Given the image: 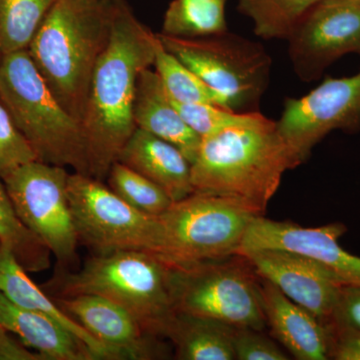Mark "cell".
Instances as JSON below:
<instances>
[{
	"label": "cell",
	"mask_w": 360,
	"mask_h": 360,
	"mask_svg": "<svg viewBox=\"0 0 360 360\" xmlns=\"http://www.w3.org/2000/svg\"><path fill=\"white\" fill-rule=\"evenodd\" d=\"M0 326L44 360H97L96 354L70 330L47 316L25 309L0 292Z\"/></svg>",
	"instance_id": "obj_18"
},
{
	"label": "cell",
	"mask_w": 360,
	"mask_h": 360,
	"mask_svg": "<svg viewBox=\"0 0 360 360\" xmlns=\"http://www.w3.org/2000/svg\"><path fill=\"white\" fill-rule=\"evenodd\" d=\"M264 215L239 198L194 191L158 217V255L168 264H186L238 255L251 222Z\"/></svg>",
	"instance_id": "obj_7"
},
{
	"label": "cell",
	"mask_w": 360,
	"mask_h": 360,
	"mask_svg": "<svg viewBox=\"0 0 360 360\" xmlns=\"http://www.w3.org/2000/svg\"><path fill=\"white\" fill-rule=\"evenodd\" d=\"M286 40L296 75L316 79L335 59L360 51V0H321Z\"/></svg>",
	"instance_id": "obj_12"
},
{
	"label": "cell",
	"mask_w": 360,
	"mask_h": 360,
	"mask_svg": "<svg viewBox=\"0 0 360 360\" xmlns=\"http://www.w3.org/2000/svg\"><path fill=\"white\" fill-rule=\"evenodd\" d=\"M260 297L270 336L295 359H329L328 326L262 277Z\"/></svg>",
	"instance_id": "obj_16"
},
{
	"label": "cell",
	"mask_w": 360,
	"mask_h": 360,
	"mask_svg": "<svg viewBox=\"0 0 360 360\" xmlns=\"http://www.w3.org/2000/svg\"><path fill=\"white\" fill-rule=\"evenodd\" d=\"M41 288L53 298L101 296L127 309L148 333L160 338L175 314L169 265L149 251L96 253L77 271L58 269Z\"/></svg>",
	"instance_id": "obj_4"
},
{
	"label": "cell",
	"mask_w": 360,
	"mask_h": 360,
	"mask_svg": "<svg viewBox=\"0 0 360 360\" xmlns=\"http://www.w3.org/2000/svg\"><path fill=\"white\" fill-rule=\"evenodd\" d=\"M169 265V291L176 312L265 330L260 276L241 255Z\"/></svg>",
	"instance_id": "obj_6"
},
{
	"label": "cell",
	"mask_w": 360,
	"mask_h": 360,
	"mask_svg": "<svg viewBox=\"0 0 360 360\" xmlns=\"http://www.w3.org/2000/svg\"><path fill=\"white\" fill-rule=\"evenodd\" d=\"M117 2L56 0L27 49L52 94L80 122L92 73L110 40Z\"/></svg>",
	"instance_id": "obj_3"
},
{
	"label": "cell",
	"mask_w": 360,
	"mask_h": 360,
	"mask_svg": "<svg viewBox=\"0 0 360 360\" xmlns=\"http://www.w3.org/2000/svg\"><path fill=\"white\" fill-rule=\"evenodd\" d=\"M321 0H240L239 11L250 18L257 37L286 39L303 16Z\"/></svg>",
	"instance_id": "obj_26"
},
{
	"label": "cell",
	"mask_w": 360,
	"mask_h": 360,
	"mask_svg": "<svg viewBox=\"0 0 360 360\" xmlns=\"http://www.w3.org/2000/svg\"><path fill=\"white\" fill-rule=\"evenodd\" d=\"M153 66L168 96L174 103L213 104L224 108L219 94L168 51L158 37Z\"/></svg>",
	"instance_id": "obj_25"
},
{
	"label": "cell",
	"mask_w": 360,
	"mask_h": 360,
	"mask_svg": "<svg viewBox=\"0 0 360 360\" xmlns=\"http://www.w3.org/2000/svg\"><path fill=\"white\" fill-rule=\"evenodd\" d=\"M0 246H1V245H0Z\"/></svg>",
	"instance_id": "obj_35"
},
{
	"label": "cell",
	"mask_w": 360,
	"mask_h": 360,
	"mask_svg": "<svg viewBox=\"0 0 360 360\" xmlns=\"http://www.w3.org/2000/svg\"><path fill=\"white\" fill-rule=\"evenodd\" d=\"M34 160H39L37 153L0 101V179Z\"/></svg>",
	"instance_id": "obj_28"
},
{
	"label": "cell",
	"mask_w": 360,
	"mask_h": 360,
	"mask_svg": "<svg viewBox=\"0 0 360 360\" xmlns=\"http://www.w3.org/2000/svg\"><path fill=\"white\" fill-rule=\"evenodd\" d=\"M328 324L360 333V284L341 288L335 311Z\"/></svg>",
	"instance_id": "obj_31"
},
{
	"label": "cell",
	"mask_w": 360,
	"mask_h": 360,
	"mask_svg": "<svg viewBox=\"0 0 360 360\" xmlns=\"http://www.w3.org/2000/svg\"><path fill=\"white\" fill-rule=\"evenodd\" d=\"M0 101L39 160L89 175L82 122L52 94L27 49L2 56Z\"/></svg>",
	"instance_id": "obj_5"
},
{
	"label": "cell",
	"mask_w": 360,
	"mask_h": 360,
	"mask_svg": "<svg viewBox=\"0 0 360 360\" xmlns=\"http://www.w3.org/2000/svg\"><path fill=\"white\" fill-rule=\"evenodd\" d=\"M158 34L118 0L110 40L90 80L84 118L89 175L103 180L136 129L134 104L137 79L155 63Z\"/></svg>",
	"instance_id": "obj_1"
},
{
	"label": "cell",
	"mask_w": 360,
	"mask_h": 360,
	"mask_svg": "<svg viewBox=\"0 0 360 360\" xmlns=\"http://www.w3.org/2000/svg\"><path fill=\"white\" fill-rule=\"evenodd\" d=\"M328 326L330 331L329 359L360 360V333Z\"/></svg>",
	"instance_id": "obj_32"
},
{
	"label": "cell",
	"mask_w": 360,
	"mask_h": 360,
	"mask_svg": "<svg viewBox=\"0 0 360 360\" xmlns=\"http://www.w3.org/2000/svg\"><path fill=\"white\" fill-rule=\"evenodd\" d=\"M56 0H0V51H25Z\"/></svg>",
	"instance_id": "obj_24"
},
{
	"label": "cell",
	"mask_w": 360,
	"mask_h": 360,
	"mask_svg": "<svg viewBox=\"0 0 360 360\" xmlns=\"http://www.w3.org/2000/svg\"><path fill=\"white\" fill-rule=\"evenodd\" d=\"M174 103L186 124L201 139L241 122L246 115L213 104Z\"/></svg>",
	"instance_id": "obj_29"
},
{
	"label": "cell",
	"mask_w": 360,
	"mask_h": 360,
	"mask_svg": "<svg viewBox=\"0 0 360 360\" xmlns=\"http://www.w3.org/2000/svg\"><path fill=\"white\" fill-rule=\"evenodd\" d=\"M106 179L116 195L150 217H160L174 203L158 184L120 161L113 163Z\"/></svg>",
	"instance_id": "obj_27"
},
{
	"label": "cell",
	"mask_w": 360,
	"mask_h": 360,
	"mask_svg": "<svg viewBox=\"0 0 360 360\" xmlns=\"http://www.w3.org/2000/svg\"><path fill=\"white\" fill-rule=\"evenodd\" d=\"M0 292L25 309L47 315L79 338L96 354L97 360H115V355L103 343L90 335L75 319L33 283L28 272L15 259L11 250L0 246Z\"/></svg>",
	"instance_id": "obj_20"
},
{
	"label": "cell",
	"mask_w": 360,
	"mask_h": 360,
	"mask_svg": "<svg viewBox=\"0 0 360 360\" xmlns=\"http://www.w3.org/2000/svg\"><path fill=\"white\" fill-rule=\"evenodd\" d=\"M0 245L11 250L27 272L51 267V250L20 219L4 180L0 179Z\"/></svg>",
	"instance_id": "obj_23"
},
{
	"label": "cell",
	"mask_w": 360,
	"mask_h": 360,
	"mask_svg": "<svg viewBox=\"0 0 360 360\" xmlns=\"http://www.w3.org/2000/svg\"><path fill=\"white\" fill-rule=\"evenodd\" d=\"M258 276L284 295L328 324L345 285L331 270L302 255L281 250H255L243 253Z\"/></svg>",
	"instance_id": "obj_14"
},
{
	"label": "cell",
	"mask_w": 360,
	"mask_h": 360,
	"mask_svg": "<svg viewBox=\"0 0 360 360\" xmlns=\"http://www.w3.org/2000/svg\"><path fill=\"white\" fill-rule=\"evenodd\" d=\"M293 168L276 122L257 111L201 139L191 180L195 191L239 198L264 214L284 172Z\"/></svg>",
	"instance_id": "obj_2"
},
{
	"label": "cell",
	"mask_w": 360,
	"mask_h": 360,
	"mask_svg": "<svg viewBox=\"0 0 360 360\" xmlns=\"http://www.w3.org/2000/svg\"><path fill=\"white\" fill-rule=\"evenodd\" d=\"M347 231L340 222L304 227L259 215L248 227L238 255L264 248L290 251L331 270L345 285L360 284V257L338 243Z\"/></svg>",
	"instance_id": "obj_13"
},
{
	"label": "cell",
	"mask_w": 360,
	"mask_h": 360,
	"mask_svg": "<svg viewBox=\"0 0 360 360\" xmlns=\"http://www.w3.org/2000/svg\"><path fill=\"white\" fill-rule=\"evenodd\" d=\"M68 169L40 160L16 168L4 177L23 224L47 246L59 269L77 264L79 245L68 198Z\"/></svg>",
	"instance_id": "obj_10"
},
{
	"label": "cell",
	"mask_w": 360,
	"mask_h": 360,
	"mask_svg": "<svg viewBox=\"0 0 360 360\" xmlns=\"http://www.w3.org/2000/svg\"><path fill=\"white\" fill-rule=\"evenodd\" d=\"M1 58H2V53H1V51H0V61H1Z\"/></svg>",
	"instance_id": "obj_34"
},
{
	"label": "cell",
	"mask_w": 360,
	"mask_h": 360,
	"mask_svg": "<svg viewBox=\"0 0 360 360\" xmlns=\"http://www.w3.org/2000/svg\"><path fill=\"white\" fill-rule=\"evenodd\" d=\"M226 0H172L165 13L162 34L205 39L227 32Z\"/></svg>",
	"instance_id": "obj_22"
},
{
	"label": "cell",
	"mask_w": 360,
	"mask_h": 360,
	"mask_svg": "<svg viewBox=\"0 0 360 360\" xmlns=\"http://www.w3.org/2000/svg\"><path fill=\"white\" fill-rule=\"evenodd\" d=\"M234 352L238 360H288V354L264 330L250 328H236Z\"/></svg>",
	"instance_id": "obj_30"
},
{
	"label": "cell",
	"mask_w": 360,
	"mask_h": 360,
	"mask_svg": "<svg viewBox=\"0 0 360 360\" xmlns=\"http://www.w3.org/2000/svg\"><path fill=\"white\" fill-rule=\"evenodd\" d=\"M161 44L219 94L224 108L257 112L269 82L271 58L262 45L225 32L205 39L158 34Z\"/></svg>",
	"instance_id": "obj_8"
},
{
	"label": "cell",
	"mask_w": 360,
	"mask_h": 360,
	"mask_svg": "<svg viewBox=\"0 0 360 360\" xmlns=\"http://www.w3.org/2000/svg\"><path fill=\"white\" fill-rule=\"evenodd\" d=\"M53 300L90 335L103 343L115 360L169 357L167 343L162 342L160 336L148 333L134 315L115 302L91 295Z\"/></svg>",
	"instance_id": "obj_15"
},
{
	"label": "cell",
	"mask_w": 360,
	"mask_h": 360,
	"mask_svg": "<svg viewBox=\"0 0 360 360\" xmlns=\"http://www.w3.org/2000/svg\"><path fill=\"white\" fill-rule=\"evenodd\" d=\"M0 360H44L37 352L18 342L0 326Z\"/></svg>",
	"instance_id": "obj_33"
},
{
	"label": "cell",
	"mask_w": 360,
	"mask_h": 360,
	"mask_svg": "<svg viewBox=\"0 0 360 360\" xmlns=\"http://www.w3.org/2000/svg\"><path fill=\"white\" fill-rule=\"evenodd\" d=\"M134 117L136 127L172 143L191 165L195 160L201 137L184 122L158 73L150 68L142 71L137 79Z\"/></svg>",
	"instance_id": "obj_19"
},
{
	"label": "cell",
	"mask_w": 360,
	"mask_h": 360,
	"mask_svg": "<svg viewBox=\"0 0 360 360\" xmlns=\"http://www.w3.org/2000/svg\"><path fill=\"white\" fill-rule=\"evenodd\" d=\"M233 326L205 317L176 312L163 338L179 360H236Z\"/></svg>",
	"instance_id": "obj_21"
},
{
	"label": "cell",
	"mask_w": 360,
	"mask_h": 360,
	"mask_svg": "<svg viewBox=\"0 0 360 360\" xmlns=\"http://www.w3.org/2000/svg\"><path fill=\"white\" fill-rule=\"evenodd\" d=\"M116 161L155 182L174 202L195 191L191 180V165L184 153L169 142L139 127Z\"/></svg>",
	"instance_id": "obj_17"
},
{
	"label": "cell",
	"mask_w": 360,
	"mask_h": 360,
	"mask_svg": "<svg viewBox=\"0 0 360 360\" xmlns=\"http://www.w3.org/2000/svg\"><path fill=\"white\" fill-rule=\"evenodd\" d=\"M360 125V71L352 77L326 78L300 98L286 99L277 130L295 168L309 158L314 146L335 129Z\"/></svg>",
	"instance_id": "obj_11"
},
{
	"label": "cell",
	"mask_w": 360,
	"mask_h": 360,
	"mask_svg": "<svg viewBox=\"0 0 360 360\" xmlns=\"http://www.w3.org/2000/svg\"><path fill=\"white\" fill-rule=\"evenodd\" d=\"M68 198L78 240L96 253L141 250L158 255L161 245L158 217L135 210L103 180L73 172Z\"/></svg>",
	"instance_id": "obj_9"
}]
</instances>
